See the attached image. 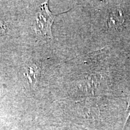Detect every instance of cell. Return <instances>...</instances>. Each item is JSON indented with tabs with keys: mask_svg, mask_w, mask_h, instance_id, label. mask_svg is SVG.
<instances>
[{
	"mask_svg": "<svg viewBox=\"0 0 130 130\" xmlns=\"http://www.w3.org/2000/svg\"><path fill=\"white\" fill-rule=\"evenodd\" d=\"M57 16L48 9V2H45L40 6L37 11L34 23V28L37 34H41L53 39L52 26Z\"/></svg>",
	"mask_w": 130,
	"mask_h": 130,
	"instance_id": "1",
	"label": "cell"
},
{
	"mask_svg": "<svg viewBox=\"0 0 130 130\" xmlns=\"http://www.w3.org/2000/svg\"><path fill=\"white\" fill-rule=\"evenodd\" d=\"M125 21L122 11L120 9L114 10L110 17V24L113 27H119Z\"/></svg>",
	"mask_w": 130,
	"mask_h": 130,
	"instance_id": "2",
	"label": "cell"
}]
</instances>
